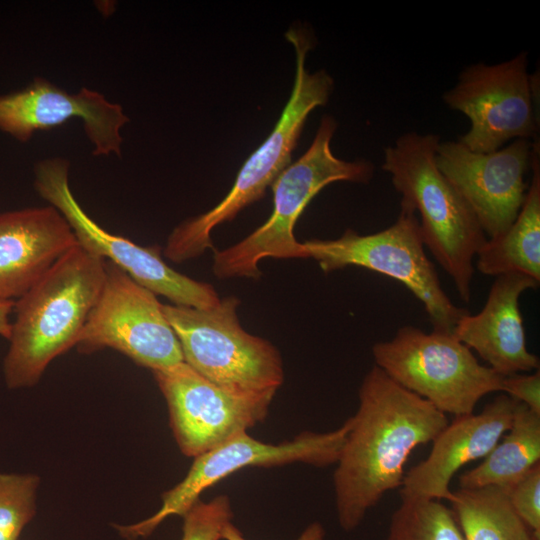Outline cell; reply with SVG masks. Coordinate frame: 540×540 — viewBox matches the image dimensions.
<instances>
[{
  "label": "cell",
  "instance_id": "cell-6",
  "mask_svg": "<svg viewBox=\"0 0 540 540\" xmlns=\"http://www.w3.org/2000/svg\"><path fill=\"white\" fill-rule=\"evenodd\" d=\"M235 296L199 309L163 304L184 362L204 378L240 397L274 396L284 381L278 349L246 332L238 319Z\"/></svg>",
  "mask_w": 540,
  "mask_h": 540
},
{
  "label": "cell",
  "instance_id": "cell-5",
  "mask_svg": "<svg viewBox=\"0 0 540 540\" xmlns=\"http://www.w3.org/2000/svg\"><path fill=\"white\" fill-rule=\"evenodd\" d=\"M337 123L324 115L307 151L273 181V211L250 235L222 251H215L213 273L219 279L259 278L258 262L266 257L307 258L296 240L295 224L309 202L327 185L347 181L368 183L374 166L366 160L346 161L331 150Z\"/></svg>",
  "mask_w": 540,
  "mask_h": 540
},
{
  "label": "cell",
  "instance_id": "cell-9",
  "mask_svg": "<svg viewBox=\"0 0 540 540\" xmlns=\"http://www.w3.org/2000/svg\"><path fill=\"white\" fill-rule=\"evenodd\" d=\"M34 174L36 191L63 215L83 248L112 262L137 283L174 305L206 309L220 302L211 284L194 280L167 265L159 246L135 244L107 232L90 218L70 189L66 159L42 160L36 164Z\"/></svg>",
  "mask_w": 540,
  "mask_h": 540
},
{
  "label": "cell",
  "instance_id": "cell-12",
  "mask_svg": "<svg viewBox=\"0 0 540 540\" xmlns=\"http://www.w3.org/2000/svg\"><path fill=\"white\" fill-rule=\"evenodd\" d=\"M162 305L154 293L106 261L104 282L77 349L92 353L112 348L152 371L184 361Z\"/></svg>",
  "mask_w": 540,
  "mask_h": 540
},
{
  "label": "cell",
  "instance_id": "cell-7",
  "mask_svg": "<svg viewBox=\"0 0 540 540\" xmlns=\"http://www.w3.org/2000/svg\"><path fill=\"white\" fill-rule=\"evenodd\" d=\"M372 355L388 377L445 415L472 414L484 396L501 391L503 376L481 365L452 333L405 325L375 343Z\"/></svg>",
  "mask_w": 540,
  "mask_h": 540
},
{
  "label": "cell",
  "instance_id": "cell-25",
  "mask_svg": "<svg viewBox=\"0 0 540 540\" xmlns=\"http://www.w3.org/2000/svg\"><path fill=\"white\" fill-rule=\"evenodd\" d=\"M508 499L520 519L540 534V464L508 488Z\"/></svg>",
  "mask_w": 540,
  "mask_h": 540
},
{
  "label": "cell",
  "instance_id": "cell-16",
  "mask_svg": "<svg viewBox=\"0 0 540 540\" xmlns=\"http://www.w3.org/2000/svg\"><path fill=\"white\" fill-rule=\"evenodd\" d=\"M517 401L497 396L478 414L455 417L432 441L429 455L405 473L401 499H452L450 483L464 465L483 459L509 429Z\"/></svg>",
  "mask_w": 540,
  "mask_h": 540
},
{
  "label": "cell",
  "instance_id": "cell-13",
  "mask_svg": "<svg viewBox=\"0 0 540 540\" xmlns=\"http://www.w3.org/2000/svg\"><path fill=\"white\" fill-rule=\"evenodd\" d=\"M152 373L167 402L179 449L194 458L262 422L274 397L236 396L184 361Z\"/></svg>",
  "mask_w": 540,
  "mask_h": 540
},
{
  "label": "cell",
  "instance_id": "cell-11",
  "mask_svg": "<svg viewBox=\"0 0 540 540\" xmlns=\"http://www.w3.org/2000/svg\"><path fill=\"white\" fill-rule=\"evenodd\" d=\"M349 418L336 430L316 433L304 431L293 440L267 444L242 432L194 458L184 479L162 495L159 510L131 525H116L129 540L149 536L166 518L183 517L199 500L200 494L218 481L248 466H277L302 462L317 467L336 464L347 432Z\"/></svg>",
  "mask_w": 540,
  "mask_h": 540
},
{
  "label": "cell",
  "instance_id": "cell-17",
  "mask_svg": "<svg viewBox=\"0 0 540 540\" xmlns=\"http://www.w3.org/2000/svg\"><path fill=\"white\" fill-rule=\"evenodd\" d=\"M77 243L51 205L0 213V300L19 299Z\"/></svg>",
  "mask_w": 540,
  "mask_h": 540
},
{
  "label": "cell",
  "instance_id": "cell-4",
  "mask_svg": "<svg viewBox=\"0 0 540 540\" xmlns=\"http://www.w3.org/2000/svg\"><path fill=\"white\" fill-rule=\"evenodd\" d=\"M286 39L296 53V74L291 95L270 135L248 157L235 182L211 210L180 223L169 235L164 256L181 263L213 249L211 231L219 224L233 220L246 206L261 199L268 186L291 164L305 121L318 106L325 105L334 88L332 77L325 71L310 73L305 60L311 39L302 29H290Z\"/></svg>",
  "mask_w": 540,
  "mask_h": 540
},
{
  "label": "cell",
  "instance_id": "cell-3",
  "mask_svg": "<svg viewBox=\"0 0 540 540\" xmlns=\"http://www.w3.org/2000/svg\"><path fill=\"white\" fill-rule=\"evenodd\" d=\"M436 134L406 132L384 149L382 169L391 176L401 205L419 214L424 246L468 303L474 259L487 237L464 198L436 164Z\"/></svg>",
  "mask_w": 540,
  "mask_h": 540
},
{
  "label": "cell",
  "instance_id": "cell-28",
  "mask_svg": "<svg viewBox=\"0 0 540 540\" xmlns=\"http://www.w3.org/2000/svg\"><path fill=\"white\" fill-rule=\"evenodd\" d=\"M15 302L12 300H0V336L10 337L11 322L10 315L14 310Z\"/></svg>",
  "mask_w": 540,
  "mask_h": 540
},
{
  "label": "cell",
  "instance_id": "cell-24",
  "mask_svg": "<svg viewBox=\"0 0 540 540\" xmlns=\"http://www.w3.org/2000/svg\"><path fill=\"white\" fill-rule=\"evenodd\" d=\"M182 518V540H220L233 512L228 496L219 495L209 502L197 500Z\"/></svg>",
  "mask_w": 540,
  "mask_h": 540
},
{
  "label": "cell",
  "instance_id": "cell-1",
  "mask_svg": "<svg viewBox=\"0 0 540 540\" xmlns=\"http://www.w3.org/2000/svg\"><path fill=\"white\" fill-rule=\"evenodd\" d=\"M358 399L333 475L338 522L346 532L401 487L410 454L448 424L444 413L376 365L363 378Z\"/></svg>",
  "mask_w": 540,
  "mask_h": 540
},
{
  "label": "cell",
  "instance_id": "cell-14",
  "mask_svg": "<svg viewBox=\"0 0 540 540\" xmlns=\"http://www.w3.org/2000/svg\"><path fill=\"white\" fill-rule=\"evenodd\" d=\"M534 142L516 139L496 151L480 153L459 141L438 144L436 164L473 211L489 238L506 231L515 221L529 184Z\"/></svg>",
  "mask_w": 540,
  "mask_h": 540
},
{
  "label": "cell",
  "instance_id": "cell-20",
  "mask_svg": "<svg viewBox=\"0 0 540 540\" xmlns=\"http://www.w3.org/2000/svg\"><path fill=\"white\" fill-rule=\"evenodd\" d=\"M501 439L479 465L460 475V488H509L540 464V414L518 402Z\"/></svg>",
  "mask_w": 540,
  "mask_h": 540
},
{
  "label": "cell",
  "instance_id": "cell-22",
  "mask_svg": "<svg viewBox=\"0 0 540 540\" xmlns=\"http://www.w3.org/2000/svg\"><path fill=\"white\" fill-rule=\"evenodd\" d=\"M385 540H464L451 508L439 500L401 499Z\"/></svg>",
  "mask_w": 540,
  "mask_h": 540
},
{
  "label": "cell",
  "instance_id": "cell-18",
  "mask_svg": "<svg viewBox=\"0 0 540 540\" xmlns=\"http://www.w3.org/2000/svg\"><path fill=\"white\" fill-rule=\"evenodd\" d=\"M539 282L520 273L496 276L482 310L462 316L452 334L501 376L536 371L539 358L526 345L519 298Z\"/></svg>",
  "mask_w": 540,
  "mask_h": 540
},
{
  "label": "cell",
  "instance_id": "cell-19",
  "mask_svg": "<svg viewBox=\"0 0 540 540\" xmlns=\"http://www.w3.org/2000/svg\"><path fill=\"white\" fill-rule=\"evenodd\" d=\"M532 178L523 205L511 226L487 238L476 255V268L484 275L520 273L540 282V161L534 142Z\"/></svg>",
  "mask_w": 540,
  "mask_h": 540
},
{
  "label": "cell",
  "instance_id": "cell-15",
  "mask_svg": "<svg viewBox=\"0 0 540 540\" xmlns=\"http://www.w3.org/2000/svg\"><path fill=\"white\" fill-rule=\"evenodd\" d=\"M78 118L93 144L94 156H121V129L129 121L123 107L82 87L69 93L37 77L25 89L0 96V130L20 142L43 129Z\"/></svg>",
  "mask_w": 540,
  "mask_h": 540
},
{
  "label": "cell",
  "instance_id": "cell-8",
  "mask_svg": "<svg viewBox=\"0 0 540 540\" xmlns=\"http://www.w3.org/2000/svg\"><path fill=\"white\" fill-rule=\"evenodd\" d=\"M303 246L307 258L325 273L359 266L397 280L423 304L434 331L452 333L458 320L469 313L442 288L425 252L418 217L407 206L401 205L396 221L379 232L361 235L347 229L337 239H311Z\"/></svg>",
  "mask_w": 540,
  "mask_h": 540
},
{
  "label": "cell",
  "instance_id": "cell-10",
  "mask_svg": "<svg viewBox=\"0 0 540 540\" xmlns=\"http://www.w3.org/2000/svg\"><path fill=\"white\" fill-rule=\"evenodd\" d=\"M535 80L525 51L497 64L478 62L464 68L443 94L447 107L470 121L458 141L471 151L487 153L510 140L536 137Z\"/></svg>",
  "mask_w": 540,
  "mask_h": 540
},
{
  "label": "cell",
  "instance_id": "cell-23",
  "mask_svg": "<svg viewBox=\"0 0 540 540\" xmlns=\"http://www.w3.org/2000/svg\"><path fill=\"white\" fill-rule=\"evenodd\" d=\"M39 482L34 474L0 473V540H19L36 514Z\"/></svg>",
  "mask_w": 540,
  "mask_h": 540
},
{
  "label": "cell",
  "instance_id": "cell-21",
  "mask_svg": "<svg viewBox=\"0 0 540 540\" xmlns=\"http://www.w3.org/2000/svg\"><path fill=\"white\" fill-rule=\"evenodd\" d=\"M449 503L464 540H540L513 510L508 488H459Z\"/></svg>",
  "mask_w": 540,
  "mask_h": 540
},
{
  "label": "cell",
  "instance_id": "cell-2",
  "mask_svg": "<svg viewBox=\"0 0 540 540\" xmlns=\"http://www.w3.org/2000/svg\"><path fill=\"white\" fill-rule=\"evenodd\" d=\"M105 262L77 243L15 302L3 361L8 388L35 385L53 359L76 346L100 294Z\"/></svg>",
  "mask_w": 540,
  "mask_h": 540
},
{
  "label": "cell",
  "instance_id": "cell-27",
  "mask_svg": "<svg viewBox=\"0 0 540 540\" xmlns=\"http://www.w3.org/2000/svg\"><path fill=\"white\" fill-rule=\"evenodd\" d=\"M223 540H247L232 522L228 523L222 531ZM297 540H325V530L321 523L313 522L302 532Z\"/></svg>",
  "mask_w": 540,
  "mask_h": 540
},
{
  "label": "cell",
  "instance_id": "cell-26",
  "mask_svg": "<svg viewBox=\"0 0 540 540\" xmlns=\"http://www.w3.org/2000/svg\"><path fill=\"white\" fill-rule=\"evenodd\" d=\"M501 391L540 414V372L532 374L516 373L503 376Z\"/></svg>",
  "mask_w": 540,
  "mask_h": 540
}]
</instances>
